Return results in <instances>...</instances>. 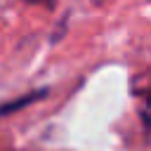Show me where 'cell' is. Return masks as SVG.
<instances>
[{"label":"cell","mask_w":151,"mask_h":151,"mask_svg":"<svg viewBox=\"0 0 151 151\" xmlns=\"http://www.w3.org/2000/svg\"><path fill=\"white\" fill-rule=\"evenodd\" d=\"M45 97H47V90L42 87V90H33V92H28V94H24V97H19V99L5 101V104L0 106V116L14 113V111H19V109H24V106H31V104H35V101L45 99Z\"/></svg>","instance_id":"6da1fadb"},{"label":"cell","mask_w":151,"mask_h":151,"mask_svg":"<svg viewBox=\"0 0 151 151\" xmlns=\"http://www.w3.org/2000/svg\"><path fill=\"white\" fill-rule=\"evenodd\" d=\"M26 2H33V5H45V7H50V9L57 5L54 0H26Z\"/></svg>","instance_id":"7a4b0ae2"},{"label":"cell","mask_w":151,"mask_h":151,"mask_svg":"<svg viewBox=\"0 0 151 151\" xmlns=\"http://www.w3.org/2000/svg\"><path fill=\"white\" fill-rule=\"evenodd\" d=\"M144 99H146V104L151 106V90H146V92H144Z\"/></svg>","instance_id":"3957f363"}]
</instances>
